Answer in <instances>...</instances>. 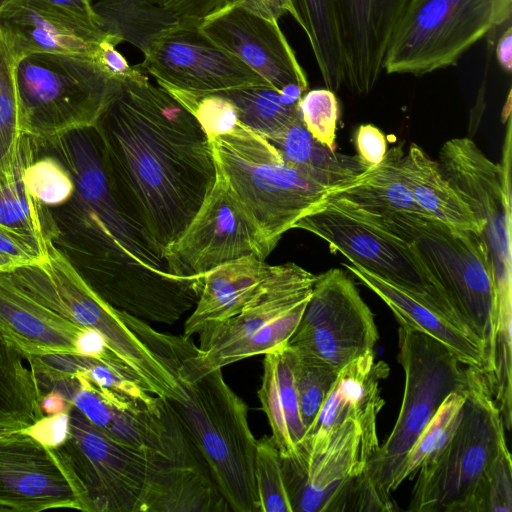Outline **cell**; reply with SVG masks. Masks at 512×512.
<instances>
[{
	"instance_id": "6da1fadb",
	"label": "cell",
	"mask_w": 512,
	"mask_h": 512,
	"mask_svg": "<svg viewBox=\"0 0 512 512\" xmlns=\"http://www.w3.org/2000/svg\"><path fill=\"white\" fill-rule=\"evenodd\" d=\"M122 86L94 126L103 167L117 203L163 258L217 179L212 145L195 116L144 73Z\"/></svg>"
},
{
	"instance_id": "7a4b0ae2",
	"label": "cell",
	"mask_w": 512,
	"mask_h": 512,
	"mask_svg": "<svg viewBox=\"0 0 512 512\" xmlns=\"http://www.w3.org/2000/svg\"><path fill=\"white\" fill-rule=\"evenodd\" d=\"M117 208L106 186H75L68 202L48 209L51 243L114 308L145 322L174 324L195 307L203 279L175 276L140 261L119 236Z\"/></svg>"
},
{
	"instance_id": "3957f363",
	"label": "cell",
	"mask_w": 512,
	"mask_h": 512,
	"mask_svg": "<svg viewBox=\"0 0 512 512\" xmlns=\"http://www.w3.org/2000/svg\"><path fill=\"white\" fill-rule=\"evenodd\" d=\"M3 271L37 302L78 326L99 332L145 391L165 400L178 399L179 366L196 347L191 338L156 331L148 322L108 304L51 242L42 258Z\"/></svg>"
},
{
	"instance_id": "277c9868",
	"label": "cell",
	"mask_w": 512,
	"mask_h": 512,
	"mask_svg": "<svg viewBox=\"0 0 512 512\" xmlns=\"http://www.w3.org/2000/svg\"><path fill=\"white\" fill-rule=\"evenodd\" d=\"M329 201L415 244L456 320L481 342L487 378L492 367L494 281L481 235L452 228L432 217L369 212L339 199Z\"/></svg>"
},
{
	"instance_id": "5b68a950",
	"label": "cell",
	"mask_w": 512,
	"mask_h": 512,
	"mask_svg": "<svg viewBox=\"0 0 512 512\" xmlns=\"http://www.w3.org/2000/svg\"><path fill=\"white\" fill-rule=\"evenodd\" d=\"M398 361L404 393L394 428L369 458L352 494L356 511H394L391 483L396 470L442 401L467 387V370L442 343L400 326Z\"/></svg>"
},
{
	"instance_id": "8992f818",
	"label": "cell",
	"mask_w": 512,
	"mask_h": 512,
	"mask_svg": "<svg viewBox=\"0 0 512 512\" xmlns=\"http://www.w3.org/2000/svg\"><path fill=\"white\" fill-rule=\"evenodd\" d=\"M178 380L179 397L168 401L230 511L259 512L257 440L246 403L226 383L222 369L192 383Z\"/></svg>"
},
{
	"instance_id": "52a82bcc",
	"label": "cell",
	"mask_w": 512,
	"mask_h": 512,
	"mask_svg": "<svg viewBox=\"0 0 512 512\" xmlns=\"http://www.w3.org/2000/svg\"><path fill=\"white\" fill-rule=\"evenodd\" d=\"M316 275L293 262L269 265L256 293L234 316L203 326L178 379L192 383L235 362L287 344L311 297Z\"/></svg>"
},
{
	"instance_id": "ba28073f",
	"label": "cell",
	"mask_w": 512,
	"mask_h": 512,
	"mask_svg": "<svg viewBox=\"0 0 512 512\" xmlns=\"http://www.w3.org/2000/svg\"><path fill=\"white\" fill-rule=\"evenodd\" d=\"M209 138L218 174L273 249L332 191L286 164L265 137L239 122Z\"/></svg>"
},
{
	"instance_id": "9c48e42d",
	"label": "cell",
	"mask_w": 512,
	"mask_h": 512,
	"mask_svg": "<svg viewBox=\"0 0 512 512\" xmlns=\"http://www.w3.org/2000/svg\"><path fill=\"white\" fill-rule=\"evenodd\" d=\"M15 78L22 132L37 144L94 127L123 89L79 54L27 55L17 61Z\"/></svg>"
},
{
	"instance_id": "30bf717a",
	"label": "cell",
	"mask_w": 512,
	"mask_h": 512,
	"mask_svg": "<svg viewBox=\"0 0 512 512\" xmlns=\"http://www.w3.org/2000/svg\"><path fill=\"white\" fill-rule=\"evenodd\" d=\"M466 400L446 446L417 472L407 510L462 512L480 479L507 445L500 411L484 375L467 367Z\"/></svg>"
},
{
	"instance_id": "8fae6325",
	"label": "cell",
	"mask_w": 512,
	"mask_h": 512,
	"mask_svg": "<svg viewBox=\"0 0 512 512\" xmlns=\"http://www.w3.org/2000/svg\"><path fill=\"white\" fill-rule=\"evenodd\" d=\"M512 0H409L389 40L383 70L421 76L454 65L487 34L511 25Z\"/></svg>"
},
{
	"instance_id": "7c38bea8",
	"label": "cell",
	"mask_w": 512,
	"mask_h": 512,
	"mask_svg": "<svg viewBox=\"0 0 512 512\" xmlns=\"http://www.w3.org/2000/svg\"><path fill=\"white\" fill-rule=\"evenodd\" d=\"M53 450L81 488L88 512H143L154 477L171 461L106 434L72 405L66 438Z\"/></svg>"
},
{
	"instance_id": "4fadbf2b",
	"label": "cell",
	"mask_w": 512,
	"mask_h": 512,
	"mask_svg": "<svg viewBox=\"0 0 512 512\" xmlns=\"http://www.w3.org/2000/svg\"><path fill=\"white\" fill-rule=\"evenodd\" d=\"M506 132L501 163L488 158L467 137L446 141L437 158L441 172L481 226L495 303H512L511 117Z\"/></svg>"
},
{
	"instance_id": "5bb4252c",
	"label": "cell",
	"mask_w": 512,
	"mask_h": 512,
	"mask_svg": "<svg viewBox=\"0 0 512 512\" xmlns=\"http://www.w3.org/2000/svg\"><path fill=\"white\" fill-rule=\"evenodd\" d=\"M293 228L318 236L328 243L331 251L340 252L350 263L432 302L456 320L413 242L327 200L298 220Z\"/></svg>"
},
{
	"instance_id": "9a60e30c",
	"label": "cell",
	"mask_w": 512,
	"mask_h": 512,
	"mask_svg": "<svg viewBox=\"0 0 512 512\" xmlns=\"http://www.w3.org/2000/svg\"><path fill=\"white\" fill-rule=\"evenodd\" d=\"M46 377L52 378L38 379L43 395L61 393L106 434L173 462H201L168 400L153 408L97 385L80 371Z\"/></svg>"
},
{
	"instance_id": "2e32d148",
	"label": "cell",
	"mask_w": 512,
	"mask_h": 512,
	"mask_svg": "<svg viewBox=\"0 0 512 512\" xmlns=\"http://www.w3.org/2000/svg\"><path fill=\"white\" fill-rule=\"evenodd\" d=\"M379 339L374 314L353 279L340 268L319 275L301 320L287 345L340 370L374 352Z\"/></svg>"
},
{
	"instance_id": "e0dca14e",
	"label": "cell",
	"mask_w": 512,
	"mask_h": 512,
	"mask_svg": "<svg viewBox=\"0 0 512 512\" xmlns=\"http://www.w3.org/2000/svg\"><path fill=\"white\" fill-rule=\"evenodd\" d=\"M266 237L217 172L196 215L164 252L168 271L202 278L210 270L248 256L263 260L272 252Z\"/></svg>"
},
{
	"instance_id": "ac0fdd59",
	"label": "cell",
	"mask_w": 512,
	"mask_h": 512,
	"mask_svg": "<svg viewBox=\"0 0 512 512\" xmlns=\"http://www.w3.org/2000/svg\"><path fill=\"white\" fill-rule=\"evenodd\" d=\"M378 447L376 422L347 418L331 431L320 451L282 459L293 512H343L355 481Z\"/></svg>"
},
{
	"instance_id": "d6986e66",
	"label": "cell",
	"mask_w": 512,
	"mask_h": 512,
	"mask_svg": "<svg viewBox=\"0 0 512 512\" xmlns=\"http://www.w3.org/2000/svg\"><path fill=\"white\" fill-rule=\"evenodd\" d=\"M141 64L158 85L197 93H218L249 86H269L261 76L225 51L198 28L179 24L156 39Z\"/></svg>"
},
{
	"instance_id": "ffe728a7",
	"label": "cell",
	"mask_w": 512,
	"mask_h": 512,
	"mask_svg": "<svg viewBox=\"0 0 512 512\" xmlns=\"http://www.w3.org/2000/svg\"><path fill=\"white\" fill-rule=\"evenodd\" d=\"M69 508L88 512L69 469L28 431L0 435V512Z\"/></svg>"
},
{
	"instance_id": "44dd1931",
	"label": "cell",
	"mask_w": 512,
	"mask_h": 512,
	"mask_svg": "<svg viewBox=\"0 0 512 512\" xmlns=\"http://www.w3.org/2000/svg\"><path fill=\"white\" fill-rule=\"evenodd\" d=\"M199 30L233 54L272 88L296 85L305 92L308 79L278 22L259 17L237 5L225 3L203 18Z\"/></svg>"
},
{
	"instance_id": "7402d4cb",
	"label": "cell",
	"mask_w": 512,
	"mask_h": 512,
	"mask_svg": "<svg viewBox=\"0 0 512 512\" xmlns=\"http://www.w3.org/2000/svg\"><path fill=\"white\" fill-rule=\"evenodd\" d=\"M409 0H335L344 61V85L368 95L383 70L393 30Z\"/></svg>"
},
{
	"instance_id": "603a6c76",
	"label": "cell",
	"mask_w": 512,
	"mask_h": 512,
	"mask_svg": "<svg viewBox=\"0 0 512 512\" xmlns=\"http://www.w3.org/2000/svg\"><path fill=\"white\" fill-rule=\"evenodd\" d=\"M83 328L34 300L0 270V336L27 360L52 354L80 355Z\"/></svg>"
},
{
	"instance_id": "cb8c5ba5",
	"label": "cell",
	"mask_w": 512,
	"mask_h": 512,
	"mask_svg": "<svg viewBox=\"0 0 512 512\" xmlns=\"http://www.w3.org/2000/svg\"><path fill=\"white\" fill-rule=\"evenodd\" d=\"M388 375V364L376 361L374 352L344 365L338 371L317 417L307 429L299 455L320 451L331 431L347 418L362 423L376 422L385 404L379 384Z\"/></svg>"
},
{
	"instance_id": "d4e9b609",
	"label": "cell",
	"mask_w": 512,
	"mask_h": 512,
	"mask_svg": "<svg viewBox=\"0 0 512 512\" xmlns=\"http://www.w3.org/2000/svg\"><path fill=\"white\" fill-rule=\"evenodd\" d=\"M342 266L390 308L400 326L431 336L446 346L462 365L484 375L485 356L481 342L453 317L432 302L357 264L342 263Z\"/></svg>"
},
{
	"instance_id": "484cf974",
	"label": "cell",
	"mask_w": 512,
	"mask_h": 512,
	"mask_svg": "<svg viewBox=\"0 0 512 512\" xmlns=\"http://www.w3.org/2000/svg\"><path fill=\"white\" fill-rule=\"evenodd\" d=\"M295 352L287 344L264 354L258 389L261 409L272 431L270 436L282 459L299 455L307 428L303 422L295 381Z\"/></svg>"
},
{
	"instance_id": "4316f807",
	"label": "cell",
	"mask_w": 512,
	"mask_h": 512,
	"mask_svg": "<svg viewBox=\"0 0 512 512\" xmlns=\"http://www.w3.org/2000/svg\"><path fill=\"white\" fill-rule=\"evenodd\" d=\"M268 269L265 260L248 256L205 273L197 303L184 324L183 336L191 338L203 326L240 312L256 293Z\"/></svg>"
},
{
	"instance_id": "83f0119b",
	"label": "cell",
	"mask_w": 512,
	"mask_h": 512,
	"mask_svg": "<svg viewBox=\"0 0 512 512\" xmlns=\"http://www.w3.org/2000/svg\"><path fill=\"white\" fill-rule=\"evenodd\" d=\"M286 164L333 190L353 183L368 167L358 158L332 149L315 139L301 115L266 138Z\"/></svg>"
},
{
	"instance_id": "f1b7e54d",
	"label": "cell",
	"mask_w": 512,
	"mask_h": 512,
	"mask_svg": "<svg viewBox=\"0 0 512 512\" xmlns=\"http://www.w3.org/2000/svg\"><path fill=\"white\" fill-rule=\"evenodd\" d=\"M400 171L413 199L428 217L452 228L481 235V226L473 212L445 178L437 160L419 145L412 143L409 146Z\"/></svg>"
},
{
	"instance_id": "f546056e",
	"label": "cell",
	"mask_w": 512,
	"mask_h": 512,
	"mask_svg": "<svg viewBox=\"0 0 512 512\" xmlns=\"http://www.w3.org/2000/svg\"><path fill=\"white\" fill-rule=\"evenodd\" d=\"M223 511L230 508L199 462H168L154 477L143 506V512Z\"/></svg>"
},
{
	"instance_id": "4dcf8cb0",
	"label": "cell",
	"mask_w": 512,
	"mask_h": 512,
	"mask_svg": "<svg viewBox=\"0 0 512 512\" xmlns=\"http://www.w3.org/2000/svg\"><path fill=\"white\" fill-rule=\"evenodd\" d=\"M404 154L401 144L392 147L381 163L368 168L350 185L330 191L325 199H339L369 212L427 216L402 178L400 166Z\"/></svg>"
},
{
	"instance_id": "1f68e13d",
	"label": "cell",
	"mask_w": 512,
	"mask_h": 512,
	"mask_svg": "<svg viewBox=\"0 0 512 512\" xmlns=\"http://www.w3.org/2000/svg\"><path fill=\"white\" fill-rule=\"evenodd\" d=\"M27 358L0 336V435L29 431L46 416L42 391Z\"/></svg>"
},
{
	"instance_id": "d6a6232c",
	"label": "cell",
	"mask_w": 512,
	"mask_h": 512,
	"mask_svg": "<svg viewBox=\"0 0 512 512\" xmlns=\"http://www.w3.org/2000/svg\"><path fill=\"white\" fill-rule=\"evenodd\" d=\"M93 9L104 33L133 44L142 53L180 24L158 0H99Z\"/></svg>"
},
{
	"instance_id": "836d02e7",
	"label": "cell",
	"mask_w": 512,
	"mask_h": 512,
	"mask_svg": "<svg viewBox=\"0 0 512 512\" xmlns=\"http://www.w3.org/2000/svg\"><path fill=\"white\" fill-rule=\"evenodd\" d=\"M18 55L0 26V170L13 172L37 156L33 140L23 135L15 68Z\"/></svg>"
},
{
	"instance_id": "e575fe53",
	"label": "cell",
	"mask_w": 512,
	"mask_h": 512,
	"mask_svg": "<svg viewBox=\"0 0 512 512\" xmlns=\"http://www.w3.org/2000/svg\"><path fill=\"white\" fill-rule=\"evenodd\" d=\"M325 87L344 85V61L335 0H293Z\"/></svg>"
},
{
	"instance_id": "d590c367",
	"label": "cell",
	"mask_w": 512,
	"mask_h": 512,
	"mask_svg": "<svg viewBox=\"0 0 512 512\" xmlns=\"http://www.w3.org/2000/svg\"><path fill=\"white\" fill-rule=\"evenodd\" d=\"M237 111L242 125L269 138L300 115L297 100L269 86H249L218 92Z\"/></svg>"
},
{
	"instance_id": "8d00e7d4",
	"label": "cell",
	"mask_w": 512,
	"mask_h": 512,
	"mask_svg": "<svg viewBox=\"0 0 512 512\" xmlns=\"http://www.w3.org/2000/svg\"><path fill=\"white\" fill-rule=\"evenodd\" d=\"M26 165L8 173L0 170V225L46 247L51 242L50 215L23 182Z\"/></svg>"
},
{
	"instance_id": "74e56055",
	"label": "cell",
	"mask_w": 512,
	"mask_h": 512,
	"mask_svg": "<svg viewBox=\"0 0 512 512\" xmlns=\"http://www.w3.org/2000/svg\"><path fill=\"white\" fill-rule=\"evenodd\" d=\"M465 400L466 389L451 392L442 401L398 466L391 483L392 492L406 479L413 478L420 467L450 441L462 417Z\"/></svg>"
},
{
	"instance_id": "f35d334b",
	"label": "cell",
	"mask_w": 512,
	"mask_h": 512,
	"mask_svg": "<svg viewBox=\"0 0 512 512\" xmlns=\"http://www.w3.org/2000/svg\"><path fill=\"white\" fill-rule=\"evenodd\" d=\"M0 22L38 28L53 36L87 43L100 42V28L42 0H14L0 15Z\"/></svg>"
},
{
	"instance_id": "ab89813d",
	"label": "cell",
	"mask_w": 512,
	"mask_h": 512,
	"mask_svg": "<svg viewBox=\"0 0 512 512\" xmlns=\"http://www.w3.org/2000/svg\"><path fill=\"white\" fill-rule=\"evenodd\" d=\"M22 179L28 192L47 209L68 202L75 189L74 180L65 164L39 145L38 155L24 167Z\"/></svg>"
},
{
	"instance_id": "60d3db41",
	"label": "cell",
	"mask_w": 512,
	"mask_h": 512,
	"mask_svg": "<svg viewBox=\"0 0 512 512\" xmlns=\"http://www.w3.org/2000/svg\"><path fill=\"white\" fill-rule=\"evenodd\" d=\"M255 480L259 512H293L282 458L271 437L257 440Z\"/></svg>"
},
{
	"instance_id": "b9f144b4",
	"label": "cell",
	"mask_w": 512,
	"mask_h": 512,
	"mask_svg": "<svg viewBox=\"0 0 512 512\" xmlns=\"http://www.w3.org/2000/svg\"><path fill=\"white\" fill-rule=\"evenodd\" d=\"M512 511V460L504 446L486 470L462 512Z\"/></svg>"
},
{
	"instance_id": "7bdbcfd3",
	"label": "cell",
	"mask_w": 512,
	"mask_h": 512,
	"mask_svg": "<svg viewBox=\"0 0 512 512\" xmlns=\"http://www.w3.org/2000/svg\"><path fill=\"white\" fill-rule=\"evenodd\" d=\"M295 381L303 422L308 429L317 417L338 370L295 350Z\"/></svg>"
},
{
	"instance_id": "ee69618b",
	"label": "cell",
	"mask_w": 512,
	"mask_h": 512,
	"mask_svg": "<svg viewBox=\"0 0 512 512\" xmlns=\"http://www.w3.org/2000/svg\"><path fill=\"white\" fill-rule=\"evenodd\" d=\"M189 110L209 137L231 131L239 122L234 105L218 93H197L159 85Z\"/></svg>"
},
{
	"instance_id": "f6af8a7d",
	"label": "cell",
	"mask_w": 512,
	"mask_h": 512,
	"mask_svg": "<svg viewBox=\"0 0 512 512\" xmlns=\"http://www.w3.org/2000/svg\"><path fill=\"white\" fill-rule=\"evenodd\" d=\"M301 119L312 136L335 148L339 104L335 92L328 88L307 90L298 102Z\"/></svg>"
},
{
	"instance_id": "bcb514c9",
	"label": "cell",
	"mask_w": 512,
	"mask_h": 512,
	"mask_svg": "<svg viewBox=\"0 0 512 512\" xmlns=\"http://www.w3.org/2000/svg\"><path fill=\"white\" fill-rule=\"evenodd\" d=\"M122 40L112 34H106L98 44L93 55L97 66L110 78L124 83L127 80L136 78L143 72L131 66L126 58L117 50V45Z\"/></svg>"
},
{
	"instance_id": "7dc6e473",
	"label": "cell",
	"mask_w": 512,
	"mask_h": 512,
	"mask_svg": "<svg viewBox=\"0 0 512 512\" xmlns=\"http://www.w3.org/2000/svg\"><path fill=\"white\" fill-rule=\"evenodd\" d=\"M46 247L0 225V257L11 266L37 261Z\"/></svg>"
},
{
	"instance_id": "c3c4849f",
	"label": "cell",
	"mask_w": 512,
	"mask_h": 512,
	"mask_svg": "<svg viewBox=\"0 0 512 512\" xmlns=\"http://www.w3.org/2000/svg\"><path fill=\"white\" fill-rule=\"evenodd\" d=\"M354 144L358 158L368 168L381 163L388 150L384 133L372 124H363L357 128Z\"/></svg>"
},
{
	"instance_id": "681fc988",
	"label": "cell",
	"mask_w": 512,
	"mask_h": 512,
	"mask_svg": "<svg viewBox=\"0 0 512 512\" xmlns=\"http://www.w3.org/2000/svg\"><path fill=\"white\" fill-rule=\"evenodd\" d=\"M180 23L198 25L199 22L222 7L228 0H158Z\"/></svg>"
},
{
	"instance_id": "f907efd6",
	"label": "cell",
	"mask_w": 512,
	"mask_h": 512,
	"mask_svg": "<svg viewBox=\"0 0 512 512\" xmlns=\"http://www.w3.org/2000/svg\"><path fill=\"white\" fill-rule=\"evenodd\" d=\"M259 17L276 21L286 15H291L301 26V19L293 0H228Z\"/></svg>"
},
{
	"instance_id": "816d5d0a",
	"label": "cell",
	"mask_w": 512,
	"mask_h": 512,
	"mask_svg": "<svg viewBox=\"0 0 512 512\" xmlns=\"http://www.w3.org/2000/svg\"><path fill=\"white\" fill-rule=\"evenodd\" d=\"M68 411L46 416L30 432L41 442L53 448L61 444L67 435Z\"/></svg>"
},
{
	"instance_id": "f5cc1de1",
	"label": "cell",
	"mask_w": 512,
	"mask_h": 512,
	"mask_svg": "<svg viewBox=\"0 0 512 512\" xmlns=\"http://www.w3.org/2000/svg\"><path fill=\"white\" fill-rule=\"evenodd\" d=\"M65 10L80 19L100 28L97 16L93 9V0H42ZM101 29V28H100Z\"/></svg>"
},
{
	"instance_id": "db71d44e",
	"label": "cell",
	"mask_w": 512,
	"mask_h": 512,
	"mask_svg": "<svg viewBox=\"0 0 512 512\" xmlns=\"http://www.w3.org/2000/svg\"><path fill=\"white\" fill-rule=\"evenodd\" d=\"M496 58L500 68L510 74L512 70V27H506L495 41Z\"/></svg>"
},
{
	"instance_id": "11a10c76",
	"label": "cell",
	"mask_w": 512,
	"mask_h": 512,
	"mask_svg": "<svg viewBox=\"0 0 512 512\" xmlns=\"http://www.w3.org/2000/svg\"><path fill=\"white\" fill-rule=\"evenodd\" d=\"M70 406L64 396L59 392L50 391L42 396L41 407L45 416L67 412Z\"/></svg>"
},
{
	"instance_id": "9f6ffc18",
	"label": "cell",
	"mask_w": 512,
	"mask_h": 512,
	"mask_svg": "<svg viewBox=\"0 0 512 512\" xmlns=\"http://www.w3.org/2000/svg\"><path fill=\"white\" fill-rule=\"evenodd\" d=\"M14 0H0V15Z\"/></svg>"
},
{
	"instance_id": "6f0895ef",
	"label": "cell",
	"mask_w": 512,
	"mask_h": 512,
	"mask_svg": "<svg viewBox=\"0 0 512 512\" xmlns=\"http://www.w3.org/2000/svg\"><path fill=\"white\" fill-rule=\"evenodd\" d=\"M10 266L11 264L8 261L0 257V270L6 269Z\"/></svg>"
}]
</instances>
